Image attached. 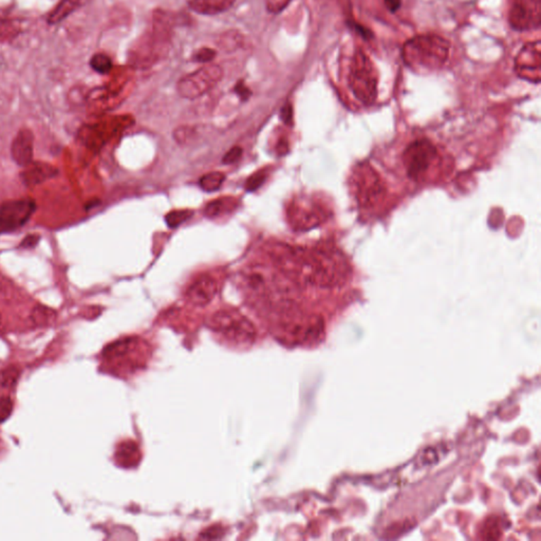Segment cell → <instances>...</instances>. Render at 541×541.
<instances>
[{"label":"cell","instance_id":"cell-1","mask_svg":"<svg viewBox=\"0 0 541 541\" xmlns=\"http://www.w3.org/2000/svg\"><path fill=\"white\" fill-rule=\"evenodd\" d=\"M450 42L437 35H421L408 40L403 48V59L416 71H434L446 64Z\"/></svg>","mask_w":541,"mask_h":541},{"label":"cell","instance_id":"cell-2","mask_svg":"<svg viewBox=\"0 0 541 541\" xmlns=\"http://www.w3.org/2000/svg\"><path fill=\"white\" fill-rule=\"evenodd\" d=\"M209 328L224 339L237 344H250L256 335L251 320L237 310H221L209 318Z\"/></svg>","mask_w":541,"mask_h":541},{"label":"cell","instance_id":"cell-3","mask_svg":"<svg viewBox=\"0 0 541 541\" xmlns=\"http://www.w3.org/2000/svg\"><path fill=\"white\" fill-rule=\"evenodd\" d=\"M349 86L363 104L370 105L378 95V74L369 57L361 52L354 54L349 74Z\"/></svg>","mask_w":541,"mask_h":541},{"label":"cell","instance_id":"cell-4","mask_svg":"<svg viewBox=\"0 0 541 541\" xmlns=\"http://www.w3.org/2000/svg\"><path fill=\"white\" fill-rule=\"evenodd\" d=\"M223 71L219 66H205L181 78L177 91L181 98L194 100L211 91L221 81Z\"/></svg>","mask_w":541,"mask_h":541},{"label":"cell","instance_id":"cell-5","mask_svg":"<svg viewBox=\"0 0 541 541\" xmlns=\"http://www.w3.org/2000/svg\"><path fill=\"white\" fill-rule=\"evenodd\" d=\"M438 158L436 147L427 140L412 143L404 153V164L408 177L420 180L429 172Z\"/></svg>","mask_w":541,"mask_h":541},{"label":"cell","instance_id":"cell-6","mask_svg":"<svg viewBox=\"0 0 541 541\" xmlns=\"http://www.w3.org/2000/svg\"><path fill=\"white\" fill-rule=\"evenodd\" d=\"M281 330L297 343L314 341L322 331V320L318 316L286 312L279 324Z\"/></svg>","mask_w":541,"mask_h":541},{"label":"cell","instance_id":"cell-7","mask_svg":"<svg viewBox=\"0 0 541 541\" xmlns=\"http://www.w3.org/2000/svg\"><path fill=\"white\" fill-rule=\"evenodd\" d=\"M35 202L30 198L6 201L0 205V235L23 228L35 211Z\"/></svg>","mask_w":541,"mask_h":541},{"label":"cell","instance_id":"cell-8","mask_svg":"<svg viewBox=\"0 0 541 541\" xmlns=\"http://www.w3.org/2000/svg\"><path fill=\"white\" fill-rule=\"evenodd\" d=\"M508 21L511 27L516 31L538 29L541 21V0H514Z\"/></svg>","mask_w":541,"mask_h":541},{"label":"cell","instance_id":"cell-9","mask_svg":"<svg viewBox=\"0 0 541 541\" xmlns=\"http://www.w3.org/2000/svg\"><path fill=\"white\" fill-rule=\"evenodd\" d=\"M291 226L298 231H307L322 221V211L309 201L297 200L291 203L288 211Z\"/></svg>","mask_w":541,"mask_h":541},{"label":"cell","instance_id":"cell-10","mask_svg":"<svg viewBox=\"0 0 541 541\" xmlns=\"http://www.w3.org/2000/svg\"><path fill=\"white\" fill-rule=\"evenodd\" d=\"M540 42L528 44L521 50L515 61V71L520 78L540 83Z\"/></svg>","mask_w":541,"mask_h":541},{"label":"cell","instance_id":"cell-11","mask_svg":"<svg viewBox=\"0 0 541 541\" xmlns=\"http://www.w3.org/2000/svg\"><path fill=\"white\" fill-rule=\"evenodd\" d=\"M218 292L217 281L211 276H201L186 291V299L194 307H205L215 298Z\"/></svg>","mask_w":541,"mask_h":541},{"label":"cell","instance_id":"cell-12","mask_svg":"<svg viewBox=\"0 0 541 541\" xmlns=\"http://www.w3.org/2000/svg\"><path fill=\"white\" fill-rule=\"evenodd\" d=\"M33 134L30 130H21L15 136L11 146V156L17 165L27 168L33 162Z\"/></svg>","mask_w":541,"mask_h":541},{"label":"cell","instance_id":"cell-13","mask_svg":"<svg viewBox=\"0 0 541 541\" xmlns=\"http://www.w3.org/2000/svg\"><path fill=\"white\" fill-rule=\"evenodd\" d=\"M367 179L369 183H366L365 179L363 180L360 179L359 181L361 182V183L358 185L359 202L365 207L373 205L374 203L378 202L382 198L383 192H384L382 183H380V179H378L376 175H370V176L367 177Z\"/></svg>","mask_w":541,"mask_h":541},{"label":"cell","instance_id":"cell-14","mask_svg":"<svg viewBox=\"0 0 541 541\" xmlns=\"http://www.w3.org/2000/svg\"><path fill=\"white\" fill-rule=\"evenodd\" d=\"M235 2L236 0H190L188 6L197 14L214 16L230 10Z\"/></svg>","mask_w":541,"mask_h":541},{"label":"cell","instance_id":"cell-15","mask_svg":"<svg viewBox=\"0 0 541 541\" xmlns=\"http://www.w3.org/2000/svg\"><path fill=\"white\" fill-rule=\"evenodd\" d=\"M57 175V170L52 166L32 162L30 165L25 168V170L21 174V180L25 185L35 186L46 181L47 179L53 178Z\"/></svg>","mask_w":541,"mask_h":541},{"label":"cell","instance_id":"cell-16","mask_svg":"<svg viewBox=\"0 0 541 541\" xmlns=\"http://www.w3.org/2000/svg\"><path fill=\"white\" fill-rule=\"evenodd\" d=\"M81 0H63L54 11L51 13L48 18V23L50 25H57V23L63 21L66 17L69 16L72 12L76 10L80 6Z\"/></svg>","mask_w":541,"mask_h":541},{"label":"cell","instance_id":"cell-17","mask_svg":"<svg viewBox=\"0 0 541 541\" xmlns=\"http://www.w3.org/2000/svg\"><path fill=\"white\" fill-rule=\"evenodd\" d=\"M234 206V200L232 198H219L211 201L205 206L204 215L209 218L220 217L223 214L232 211Z\"/></svg>","mask_w":541,"mask_h":541},{"label":"cell","instance_id":"cell-18","mask_svg":"<svg viewBox=\"0 0 541 541\" xmlns=\"http://www.w3.org/2000/svg\"><path fill=\"white\" fill-rule=\"evenodd\" d=\"M226 180V175L223 173L214 172L204 175L199 180L200 188L206 192H213L219 190Z\"/></svg>","mask_w":541,"mask_h":541},{"label":"cell","instance_id":"cell-19","mask_svg":"<svg viewBox=\"0 0 541 541\" xmlns=\"http://www.w3.org/2000/svg\"><path fill=\"white\" fill-rule=\"evenodd\" d=\"M31 318L36 326H47V325H50L55 320L57 313L52 309H50V308L45 307V306H38L32 312Z\"/></svg>","mask_w":541,"mask_h":541},{"label":"cell","instance_id":"cell-20","mask_svg":"<svg viewBox=\"0 0 541 541\" xmlns=\"http://www.w3.org/2000/svg\"><path fill=\"white\" fill-rule=\"evenodd\" d=\"M21 376V369L16 366H8L0 370V386L4 388H13L16 386Z\"/></svg>","mask_w":541,"mask_h":541},{"label":"cell","instance_id":"cell-21","mask_svg":"<svg viewBox=\"0 0 541 541\" xmlns=\"http://www.w3.org/2000/svg\"><path fill=\"white\" fill-rule=\"evenodd\" d=\"M91 66L92 69L98 74H107L112 69V61L104 53H96L92 57Z\"/></svg>","mask_w":541,"mask_h":541},{"label":"cell","instance_id":"cell-22","mask_svg":"<svg viewBox=\"0 0 541 541\" xmlns=\"http://www.w3.org/2000/svg\"><path fill=\"white\" fill-rule=\"evenodd\" d=\"M192 215V211L190 209H177V211H170L166 215L165 221L170 228H176L183 224L184 222L187 221Z\"/></svg>","mask_w":541,"mask_h":541},{"label":"cell","instance_id":"cell-23","mask_svg":"<svg viewBox=\"0 0 541 541\" xmlns=\"http://www.w3.org/2000/svg\"><path fill=\"white\" fill-rule=\"evenodd\" d=\"M194 134H196V132L192 130V128L188 127V126H181V127L177 128V129L175 130L173 136H174L177 143H179V144L181 145H185L190 143V141L194 139Z\"/></svg>","mask_w":541,"mask_h":541},{"label":"cell","instance_id":"cell-24","mask_svg":"<svg viewBox=\"0 0 541 541\" xmlns=\"http://www.w3.org/2000/svg\"><path fill=\"white\" fill-rule=\"evenodd\" d=\"M267 175L264 172H257L252 175L245 183V190L248 192H255L258 188L262 187V184L266 181Z\"/></svg>","mask_w":541,"mask_h":541},{"label":"cell","instance_id":"cell-25","mask_svg":"<svg viewBox=\"0 0 541 541\" xmlns=\"http://www.w3.org/2000/svg\"><path fill=\"white\" fill-rule=\"evenodd\" d=\"M13 408H14V404L10 397H0V424L10 418Z\"/></svg>","mask_w":541,"mask_h":541},{"label":"cell","instance_id":"cell-26","mask_svg":"<svg viewBox=\"0 0 541 541\" xmlns=\"http://www.w3.org/2000/svg\"><path fill=\"white\" fill-rule=\"evenodd\" d=\"M241 156H243V149L239 146H235L233 147V149H231L230 151L223 156L222 162H223L226 165H231V164L236 163V162L240 159Z\"/></svg>","mask_w":541,"mask_h":541},{"label":"cell","instance_id":"cell-27","mask_svg":"<svg viewBox=\"0 0 541 541\" xmlns=\"http://www.w3.org/2000/svg\"><path fill=\"white\" fill-rule=\"evenodd\" d=\"M291 0H266V6L272 14H278L286 8Z\"/></svg>","mask_w":541,"mask_h":541},{"label":"cell","instance_id":"cell-28","mask_svg":"<svg viewBox=\"0 0 541 541\" xmlns=\"http://www.w3.org/2000/svg\"><path fill=\"white\" fill-rule=\"evenodd\" d=\"M216 54H217L216 51L211 50V49H200L194 55V61L199 62V63H209V62L213 61Z\"/></svg>","mask_w":541,"mask_h":541},{"label":"cell","instance_id":"cell-29","mask_svg":"<svg viewBox=\"0 0 541 541\" xmlns=\"http://www.w3.org/2000/svg\"><path fill=\"white\" fill-rule=\"evenodd\" d=\"M38 239H40V237L36 236V235H30V236H28L27 238L23 239V243H21V247H23V248L35 247V245H37Z\"/></svg>","mask_w":541,"mask_h":541},{"label":"cell","instance_id":"cell-30","mask_svg":"<svg viewBox=\"0 0 541 541\" xmlns=\"http://www.w3.org/2000/svg\"><path fill=\"white\" fill-rule=\"evenodd\" d=\"M281 119L284 120V123L291 124L292 121V108L290 105H286L281 110Z\"/></svg>","mask_w":541,"mask_h":541},{"label":"cell","instance_id":"cell-31","mask_svg":"<svg viewBox=\"0 0 541 541\" xmlns=\"http://www.w3.org/2000/svg\"><path fill=\"white\" fill-rule=\"evenodd\" d=\"M401 4L402 0H385V6L390 12H397Z\"/></svg>","mask_w":541,"mask_h":541},{"label":"cell","instance_id":"cell-32","mask_svg":"<svg viewBox=\"0 0 541 541\" xmlns=\"http://www.w3.org/2000/svg\"><path fill=\"white\" fill-rule=\"evenodd\" d=\"M236 91L238 92L239 95L243 98H249L250 94H251L249 89L243 84H239L238 86H237Z\"/></svg>","mask_w":541,"mask_h":541},{"label":"cell","instance_id":"cell-33","mask_svg":"<svg viewBox=\"0 0 541 541\" xmlns=\"http://www.w3.org/2000/svg\"><path fill=\"white\" fill-rule=\"evenodd\" d=\"M354 30H358V31L361 32V35L363 36V38H368L371 37V33H370L368 30H366L365 28L360 27V25H356V23H354Z\"/></svg>","mask_w":541,"mask_h":541},{"label":"cell","instance_id":"cell-34","mask_svg":"<svg viewBox=\"0 0 541 541\" xmlns=\"http://www.w3.org/2000/svg\"><path fill=\"white\" fill-rule=\"evenodd\" d=\"M0 320H1V318H0Z\"/></svg>","mask_w":541,"mask_h":541}]
</instances>
